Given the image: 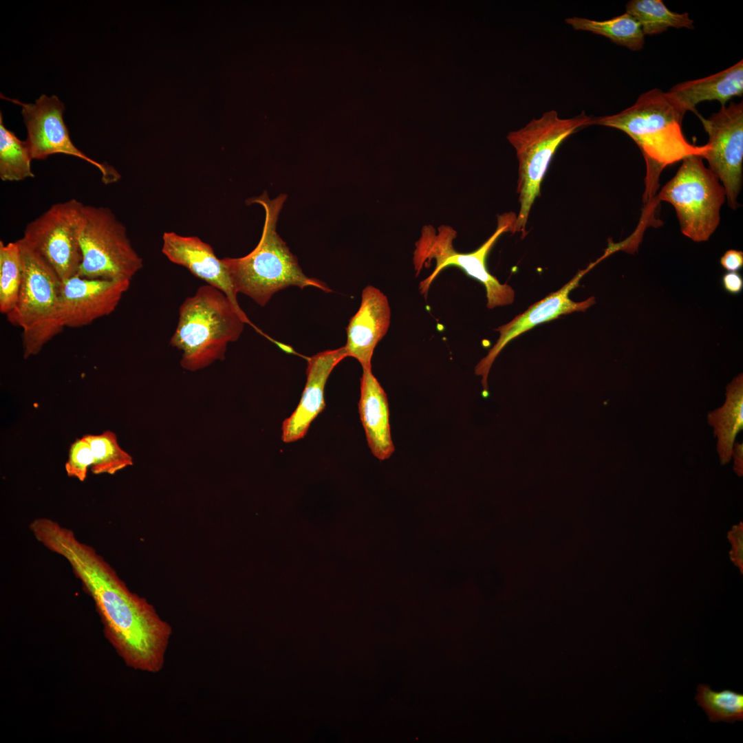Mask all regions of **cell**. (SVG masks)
Masks as SVG:
<instances>
[{"instance_id": "cell-1", "label": "cell", "mask_w": 743, "mask_h": 743, "mask_svg": "<svg viewBox=\"0 0 743 743\" xmlns=\"http://www.w3.org/2000/svg\"><path fill=\"white\" fill-rule=\"evenodd\" d=\"M34 537L69 563L93 599L105 638L125 665L136 671H162L173 634L145 598L129 590L114 570L75 533L47 517L30 524Z\"/></svg>"}, {"instance_id": "cell-2", "label": "cell", "mask_w": 743, "mask_h": 743, "mask_svg": "<svg viewBox=\"0 0 743 743\" xmlns=\"http://www.w3.org/2000/svg\"><path fill=\"white\" fill-rule=\"evenodd\" d=\"M687 111L667 92L655 88L638 96L634 105L616 114L592 118V125L619 129L639 147L646 163L645 200L658 186L661 171L667 166L693 155L704 157L706 144L696 146L685 138L682 122Z\"/></svg>"}, {"instance_id": "cell-3", "label": "cell", "mask_w": 743, "mask_h": 743, "mask_svg": "<svg viewBox=\"0 0 743 743\" xmlns=\"http://www.w3.org/2000/svg\"><path fill=\"white\" fill-rule=\"evenodd\" d=\"M286 195L269 198L266 192L250 199L265 211L261 239L255 248L239 258L222 259L236 292L265 306L274 294L290 286L315 287L325 292L332 290L323 282L306 276L297 259L276 230L277 222Z\"/></svg>"}, {"instance_id": "cell-4", "label": "cell", "mask_w": 743, "mask_h": 743, "mask_svg": "<svg viewBox=\"0 0 743 743\" xmlns=\"http://www.w3.org/2000/svg\"><path fill=\"white\" fill-rule=\"evenodd\" d=\"M244 324L222 291L208 284L202 286L181 304L170 345L182 352L184 369L197 371L224 360L228 344L239 338Z\"/></svg>"}, {"instance_id": "cell-5", "label": "cell", "mask_w": 743, "mask_h": 743, "mask_svg": "<svg viewBox=\"0 0 743 743\" xmlns=\"http://www.w3.org/2000/svg\"><path fill=\"white\" fill-rule=\"evenodd\" d=\"M592 118L583 111L570 118H561L557 111L550 110L508 134L518 160L517 193L520 207L514 233L526 235L531 208L541 195L543 177L558 147L578 129L592 125Z\"/></svg>"}, {"instance_id": "cell-6", "label": "cell", "mask_w": 743, "mask_h": 743, "mask_svg": "<svg viewBox=\"0 0 743 743\" xmlns=\"http://www.w3.org/2000/svg\"><path fill=\"white\" fill-rule=\"evenodd\" d=\"M23 275L8 321L22 329L23 357L38 354L65 327L61 313V279L53 268L21 239Z\"/></svg>"}, {"instance_id": "cell-7", "label": "cell", "mask_w": 743, "mask_h": 743, "mask_svg": "<svg viewBox=\"0 0 743 743\" xmlns=\"http://www.w3.org/2000/svg\"><path fill=\"white\" fill-rule=\"evenodd\" d=\"M516 219L517 215L513 212L499 215L495 233L480 248L469 253H460L454 249L453 241L456 237V232L452 228L442 226L436 233L432 226H424L420 238L416 243L413 257L414 268L418 274L432 259H435V266L432 273L420 282V293L426 297L431 284L440 272L453 266L483 284L488 308L511 304L515 299L514 290L508 284L501 283L488 272L486 261L498 238L504 233H513Z\"/></svg>"}, {"instance_id": "cell-8", "label": "cell", "mask_w": 743, "mask_h": 743, "mask_svg": "<svg viewBox=\"0 0 743 743\" xmlns=\"http://www.w3.org/2000/svg\"><path fill=\"white\" fill-rule=\"evenodd\" d=\"M658 200L675 209L681 233L693 241H707L720 221L725 190L718 178L693 155L684 158L676 175L662 188Z\"/></svg>"}, {"instance_id": "cell-9", "label": "cell", "mask_w": 743, "mask_h": 743, "mask_svg": "<svg viewBox=\"0 0 743 743\" xmlns=\"http://www.w3.org/2000/svg\"><path fill=\"white\" fill-rule=\"evenodd\" d=\"M80 247L81 277L131 281L143 266L125 226L107 207L83 205Z\"/></svg>"}, {"instance_id": "cell-10", "label": "cell", "mask_w": 743, "mask_h": 743, "mask_svg": "<svg viewBox=\"0 0 743 743\" xmlns=\"http://www.w3.org/2000/svg\"><path fill=\"white\" fill-rule=\"evenodd\" d=\"M83 205L76 199L52 205L28 224L21 238L53 268L61 281L77 275L81 263Z\"/></svg>"}, {"instance_id": "cell-11", "label": "cell", "mask_w": 743, "mask_h": 743, "mask_svg": "<svg viewBox=\"0 0 743 743\" xmlns=\"http://www.w3.org/2000/svg\"><path fill=\"white\" fill-rule=\"evenodd\" d=\"M1 98L21 106L28 134L25 141L32 160H45L56 153L72 155L96 167L105 184L119 180L120 175L113 166L91 158L72 142L63 117L64 104L56 96L42 94L34 104L23 103L2 94Z\"/></svg>"}, {"instance_id": "cell-12", "label": "cell", "mask_w": 743, "mask_h": 743, "mask_svg": "<svg viewBox=\"0 0 743 743\" xmlns=\"http://www.w3.org/2000/svg\"><path fill=\"white\" fill-rule=\"evenodd\" d=\"M696 115L709 136L703 159L723 186L728 206L735 210L743 181V103L722 106L708 118Z\"/></svg>"}, {"instance_id": "cell-13", "label": "cell", "mask_w": 743, "mask_h": 743, "mask_svg": "<svg viewBox=\"0 0 743 743\" xmlns=\"http://www.w3.org/2000/svg\"><path fill=\"white\" fill-rule=\"evenodd\" d=\"M600 260L601 259L590 264L585 269L579 271L561 288L547 295L508 323L496 329V331L499 332V338L487 355L477 363L475 368V374L482 376V383L484 391L488 390V375L494 360L512 340L539 324L574 312H584L595 303L594 297L581 302H575L570 299V293L579 286L583 275Z\"/></svg>"}, {"instance_id": "cell-14", "label": "cell", "mask_w": 743, "mask_h": 743, "mask_svg": "<svg viewBox=\"0 0 743 743\" xmlns=\"http://www.w3.org/2000/svg\"><path fill=\"white\" fill-rule=\"evenodd\" d=\"M131 281L88 279L78 275L61 281V313L65 327H80L111 314Z\"/></svg>"}, {"instance_id": "cell-15", "label": "cell", "mask_w": 743, "mask_h": 743, "mask_svg": "<svg viewBox=\"0 0 743 743\" xmlns=\"http://www.w3.org/2000/svg\"><path fill=\"white\" fill-rule=\"evenodd\" d=\"M162 239V252L169 260L185 267L197 278L222 291L246 323L256 327L240 308L227 270L208 244L197 237L182 236L173 232H165Z\"/></svg>"}, {"instance_id": "cell-16", "label": "cell", "mask_w": 743, "mask_h": 743, "mask_svg": "<svg viewBox=\"0 0 743 743\" xmlns=\"http://www.w3.org/2000/svg\"><path fill=\"white\" fill-rule=\"evenodd\" d=\"M391 320L387 297L377 288L366 286L357 312L349 319L344 346L347 357L356 358L363 368H372L371 360L378 343L386 334Z\"/></svg>"}, {"instance_id": "cell-17", "label": "cell", "mask_w": 743, "mask_h": 743, "mask_svg": "<svg viewBox=\"0 0 743 743\" xmlns=\"http://www.w3.org/2000/svg\"><path fill=\"white\" fill-rule=\"evenodd\" d=\"M346 357L343 346L308 358L307 380L300 402L282 424L281 438L284 442H292L305 435L311 422L325 409L324 389L330 373Z\"/></svg>"}, {"instance_id": "cell-18", "label": "cell", "mask_w": 743, "mask_h": 743, "mask_svg": "<svg viewBox=\"0 0 743 743\" xmlns=\"http://www.w3.org/2000/svg\"><path fill=\"white\" fill-rule=\"evenodd\" d=\"M358 411L372 453L380 460L388 459L395 450L390 431L388 400L372 368H363Z\"/></svg>"}, {"instance_id": "cell-19", "label": "cell", "mask_w": 743, "mask_h": 743, "mask_svg": "<svg viewBox=\"0 0 743 743\" xmlns=\"http://www.w3.org/2000/svg\"><path fill=\"white\" fill-rule=\"evenodd\" d=\"M667 92L686 111L695 114L698 113L696 105L706 100H718L724 106L743 94V61L709 76L678 83Z\"/></svg>"}, {"instance_id": "cell-20", "label": "cell", "mask_w": 743, "mask_h": 743, "mask_svg": "<svg viewBox=\"0 0 743 743\" xmlns=\"http://www.w3.org/2000/svg\"><path fill=\"white\" fill-rule=\"evenodd\" d=\"M717 438V451L722 464L731 460L735 438L743 427V375L740 374L726 387V400L707 416Z\"/></svg>"}, {"instance_id": "cell-21", "label": "cell", "mask_w": 743, "mask_h": 743, "mask_svg": "<svg viewBox=\"0 0 743 743\" xmlns=\"http://www.w3.org/2000/svg\"><path fill=\"white\" fill-rule=\"evenodd\" d=\"M565 21L576 30L588 31L603 36L633 51L641 50L645 43V34L640 25L626 12L621 15L603 21L577 17L567 18Z\"/></svg>"}, {"instance_id": "cell-22", "label": "cell", "mask_w": 743, "mask_h": 743, "mask_svg": "<svg viewBox=\"0 0 743 743\" xmlns=\"http://www.w3.org/2000/svg\"><path fill=\"white\" fill-rule=\"evenodd\" d=\"M625 9L638 21L645 36L660 34L669 28L693 29L688 13L672 12L661 0H631Z\"/></svg>"}, {"instance_id": "cell-23", "label": "cell", "mask_w": 743, "mask_h": 743, "mask_svg": "<svg viewBox=\"0 0 743 743\" xmlns=\"http://www.w3.org/2000/svg\"><path fill=\"white\" fill-rule=\"evenodd\" d=\"M31 157L26 141L20 140L14 132L7 129L0 112V178L2 181L17 182L32 178Z\"/></svg>"}, {"instance_id": "cell-24", "label": "cell", "mask_w": 743, "mask_h": 743, "mask_svg": "<svg viewBox=\"0 0 743 743\" xmlns=\"http://www.w3.org/2000/svg\"><path fill=\"white\" fill-rule=\"evenodd\" d=\"M23 275L19 240L5 244L0 241V312L8 314L14 308Z\"/></svg>"}, {"instance_id": "cell-25", "label": "cell", "mask_w": 743, "mask_h": 743, "mask_svg": "<svg viewBox=\"0 0 743 743\" xmlns=\"http://www.w3.org/2000/svg\"><path fill=\"white\" fill-rule=\"evenodd\" d=\"M695 700L711 722L743 720L742 693L727 689L717 691L709 685L699 684Z\"/></svg>"}, {"instance_id": "cell-26", "label": "cell", "mask_w": 743, "mask_h": 743, "mask_svg": "<svg viewBox=\"0 0 743 743\" xmlns=\"http://www.w3.org/2000/svg\"><path fill=\"white\" fill-rule=\"evenodd\" d=\"M83 436L91 449L94 461L90 469L93 474L114 475L133 464L132 457L120 447L114 432L106 430L100 434Z\"/></svg>"}, {"instance_id": "cell-27", "label": "cell", "mask_w": 743, "mask_h": 743, "mask_svg": "<svg viewBox=\"0 0 743 743\" xmlns=\"http://www.w3.org/2000/svg\"><path fill=\"white\" fill-rule=\"evenodd\" d=\"M93 461L94 457L89 442L83 435L76 439L69 446L68 458L65 464L67 475L84 482Z\"/></svg>"}, {"instance_id": "cell-28", "label": "cell", "mask_w": 743, "mask_h": 743, "mask_svg": "<svg viewBox=\"0 0 743 743\" xmlns=\"http://www.w3.org/2000/svg\"><path fill=\"white\" fill-rule=\"evenodd\" d=\"M723 290L729 294L737 295L743 290V277L738 272H727L721 277Z\"/></svg>"}, {"instance_id": "cell-29", "label": "cell", "mask_w": 743, "mask_h": 743, "mask_svg": "<svg viewBox=\"0 0 743 743\" xmlns=\"http://www.w3.org/2000/svg\"><path fill=\"white\" fill-rule=\"evenodd\" d=\"M720 263L728 272H737L743 267V252L735 249L728 250L721 257Z\"/></svg>"}, {"instance_id": "cell-30", "label": "cell", "mask_w": 743, "mask_h": 743, "mask_svg": "<svg viewBox=\"0 0 743 743\" xmlns=\"http://www.w3.org/2000/svg\"><path fill=\"white\" fill-rule=\"evenodd\" d=\"M731 458L734 460V469L735 471L742 475L743 472V444L735 442L731 454Z\"/></svg>"}, {"instance_id": "cell-31", "label": "cell", "mask_w": 743, "mask_h": 743, "mask_svg": "<svg viewBox=\"0 0 743 743\" xmlns=\"http://www.w3.org/2000/svg\"><path fill=\"white\" fill-rule=\"evenodd\" d=\"M734 537V547H735V559L736 561L740 564L743 563V532L742 528L737 529L733 535Z\"/></svg>"}]
</instances>
